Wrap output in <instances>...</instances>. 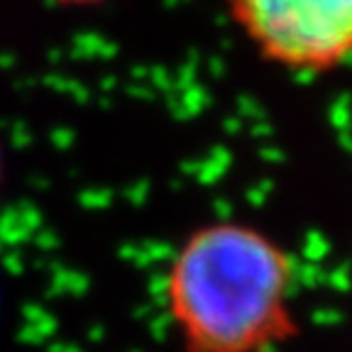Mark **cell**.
Wrapping results in <instances>:
<instances>
[{
  "label": "cell",
  "instance_id": "obj_3",
  "mask_svg": "<svg viewBox=\"0 0 352 352\" xmlns=\"http://www.w3.org/2000/svg\"><path fill=\"white\" fill-rule=\"evenodd\" d=\"M56 6H72V8H86V6H100V3H108V0H50Z\"/></svg>",
  "mask_w": 352,
  "mask_h": 352
},
{
  "label": "cell",
  "instance_id": "obj_1",
  "mask_svg": "<svg viewBox=\"0 0 352 352\" xmlns=\"http://www.w3.org/2000/svg\"><path fill=\"white\" fill-rule=\"evenodd\" d=\"M296 286V257L272 232L210 220L169 254L160 298L182 352H272L301 333Z\"/></svg>",
  "mask_w": 352,
  "mask_h": 352
},
{
  "label": "cell",
  "instance_id": "obj_2",
  "mask_svg": "<svg viewBox=\"0 0 352 352\" xmlns=\"http://www.w3.org/2000/svg\"><path fill=\"white\" fill-rule=\"evenodd\" d=\"M230 20L264 61L328 74L352 61V0H226Z\"/></svg>",
  "mask_w": 352,
  "mask_h": 352
},
{
  "label": "cell",
  "instance_id": "obj_4",
  "mask_svg": "<svg viewBox=\"0 0 352 352\" xmlns=\"http://www.w3.org/2000/svg\"><path fill=\"white\" fill-rule=\"evenodd\" d=\"M6 171H8V160H6V149H3V140H0V196H3V186H6Z\"/></svg>",
  "mask_w": 352,
  "mask_h": 352
}]
</instances>
